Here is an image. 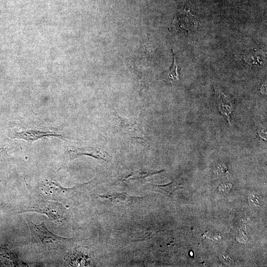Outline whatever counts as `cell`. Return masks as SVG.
I'll use <instances>...</instances> for the list:
<instances>
[{
  "instance_id": "cell-2",
  "label": "cell",
  "mask_w": 267,
  "mask_h": 267,
  "mask_svg": "<svg viewBox=\"0 0 267 267\" xmlns=\"http://www.w3.org/2000/svg\"><path fill=\"white\" fill-rule=\"evenodd\" d=\"M36 212L46 215L49 219L59 224L65 220V212L62 205L58 202L41 200L29 208L21 212Z\"/></svg>"
},
{
  "instance_id": "cell-6",
  "label": "cell",
  "mask_w": 267,
  "mask_h": 267,
  "mask_svg": "<svg viewBox=\"0 0 267 267\" xmlns=\"http://www.w3.org/2000/svg\"><path fill=\"white\" fill-rule=\"evenodd\" d=\"M217 96L218 109L221 113L225 116L230 123V114L233 110V106L230 98L224 95L219 89L214 87Z\"/></svg>"
},
{
  "instance_id": "cell-5",
  "label": "cell",
  "mask_w": 267,
  "mask_h": 267,
  "mask_svg": "<svg viewBox=\"0 0 267 267\" xmlns=\"http://www.w3.org/2000/svg\"><path fill=\"white\" fill-rule=\"evenodd\" d=\"M55 136L62 137V135L55 133L43 131L36 129H28L21 132H15L14 138H20L28 141H33L45 136Z\"/></svg>"
},
{
  "instance_id": "cell-7",
  "label": "cell",
  "mask_w": 267,
  "mask_h": 267,
  "mask_svg": "<svg viewBox=\"0 0 267 267\" xmlns=\"http://www.w3.org/2000/svg\"><path fill=\"white\" fill-rule=\"evenodd\" d=\"M98 197L111 203L122 205L131 204L141 199V197L131 196L126 192L107 193Z\"/></svg>"
},
{
  "instance_id": "cell-8",
  "label": "cell",
  "mask_w": 267,
  "mask_h": 267,
  "mask_svg": "<svg viewBox=\"0 0 267 267\" xmlns=\"http://www.w3.org/2000/svg\"><path fill=\"white\" fill-rule=\"evenodd\" d=\"M154 191L162 193L168 197L172 196L174 191L182 187L178 185L176 182L172 181L165 185H156L150 184Z\"/></svg>"
},
{
  "instance_id": "cell-12",
  "label": "cell",
  "mask_w": 267,
  "mask_h": 267,
  "mask_svg": "<svg viewBox=\"0 0 267 267\" xmlns=\"http://www.w3.org/2000/svg\"><path fill=\"white\" fill-rule=\"evenodd\" d=\"M258 133L259 136L264 140H266L267 134L266 132L264 129H258Z\"/></svg>"
},
{
  "instance_id": "cell-9",
  "label": "cell",
  "mask_w": 267,
  "mask_h": 267,
  "mask_svg": "<svg viewBox=\"0 0 267 267\" xmlns=\"http://www.w3.org/2000/svg\"><path fill=\"white\" fill-rule=\"evenodd\" d=\"M163 170H160L159 171H151V172H144L143 171H140L137 172L136 173L131 174L128 176L126 178L125 180H140L145 179L146 178H148L156 175L158 173L162 172Z\"/></svg>"
},
{
  "instance_id": "cell-11",
  "label": "cell",
  "mask_w": 267,
  "mask_h": 267,
  "mask_svg": "<svg viewBox=\"0 0 267 267\" xmlns=\"http://www.w3.org/2000/svg\"><path fill=\"white\" fill-rule=\"evenodd\" d=\"M7 149L6 148L0 146V162L5 159L7 156Z\"/></svg>"
},
{
  "instance_id": "cell-3",
  "label": "cell",
  "mask_w": 267,
  "mask_h": 267,
  "mask_svg": "<svg viewBox=\"0 0 267 267\" xmlns=\"http://www.w3.org/2000/svg\"><path fill=\"white\" fill-rule=\"evenodd\" d=\"M118 128L122 134L134 139L145 141L141 122L135 119H127L117 115Z\"/></svg>"
},
{
  "instance_id": "cell-10",
  "label": "cell",
  "mask_w": 267,
  "mask_h": 267,
  "mask_svg": "<svg viewBox=\"0 0 267 267\" xmlns=\"http://www.w3.org/2000/svg\"><path fill=\"white\" fill-rule=\"evenodd\" d=\"M173 62L172 66L170 68V70L168 73L169 78L172 80H178L179 78V75L178 71V68L176 63L175 55L173 54Z\"/></svg>"
},
{
  "instance_id": "cell-1",
  "label": "cell",
  "mask_w": 267,
  "mask_h": 267,
  "mask_svg": "<svg viewBox=\"0 0 267 267\" xmlns=\"http://www.w3.org/2000/svg\"><path fill=\"white\" fill-rule=\"evenodd\" d=\"M31 234L32 243L42 248L49 247L51 245L56 246L63 241L68 239L57 236L50 232L44 222L35 224L28 218H26Z\"/></svg>"
},
{
  "instance_id": "cell-4",
  "label": "cell",
  "mask_w": 267,
  "mask_h": 267,
  "mask_svg": "<svg viewBox=\"0 0 267 267\" xmlns=\"http://www.w3.org/2000/svg\"><path fill=\"white\" fill-rule=\"evenodd\" d=\"M68 155L71 159L81 155H87L105 161H107L111 157L106 152L93 147L73 148L68 150Z\"/></svg>"
}]
</instances>
